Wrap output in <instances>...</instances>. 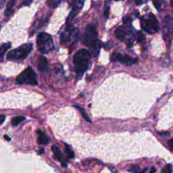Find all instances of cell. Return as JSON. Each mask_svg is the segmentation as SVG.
<instances>
[{
  "label": "cell",
  "instance_id": "obj_19",
  "mask_svg": "<svg viewBox=\"0 0 173 173\" xmlns=\"http://www.w3.org/2000/svg\"><path fill=\"white\" fill-rule=\"evenodd\" d=\"M47 4L48 6L51 8H55L56 7L57 5H58L59 3H60V1H51V0H49V1H47Z\"/></svg>",
  "mask_w": 173,
  "mask_h": 173
},
{
  "label": "cell",
  "instance_id": "obj_11",
  "mask_svg": "<svg viewBox=\"0 0 173 173\" xmlns=\"http://www.w3.org/2000/svg\"><path fill=\"white\" fill-rule=\"evenodd\" d=\"M37 68L40 72H45L48 68V62L47 59L43 56H40L37 61Z\"/></svg>",
  "mask_w": 173,
  "mask_h": 173
},
{
  "label": "cell",
  "instance_id": "obj_6",
  "mask_svg": "<svg viewBox=\"0 0 173 173\" xmlns=\"http://www.w3.org/2000/svg\"><path fill=\"white\" fill-rule=\"evenodd\" d=\"M97 42V32L93 25L89 24L86 26L84 30L82 38V43L84 45L93 47Z\"/></svg>",
  "mask_w": 173,
  "mask_h": 173
},
{
  "label": "cell",
  "instance_id": "obj_18",
  "mask_svg": "<svg viewBox=\"0 0 173 173\" xmlns=\"http://www.w3.org/2000/svg\"><path fill=\"white\" fill-rule=\"evenodd\" d=\"M83 4H84L83 1H74V3H73L72 8L80 10V9L82 7V6H83Z\"/></svg>",
  "mask_w": 173,
  "mask_h": 173
},
{
  "label": "cell",
  "instance_id": "obj_1",
  "mask_svg": "<svg viewBox=\"0 0 173 173\" xmlns=\"http://www.w3.org/2000/svg\"><path fill=\"white\" fill-rule=\"evenodd\" d=\"M90 53L86 49L78 50L73 57L74 66L78 74H82L89 67Z\"/></svg>",
  "mask_w": 173,
  "mask_h": 173
},
{
  "label": "cell",
  "instance_id": "obj_12",
  "mask_svg": "<svg viewBox=\"0 0 173 173\" xmlns=\"http://www.w3.org/2000/svg\"><path fill=\"white\" fill-rule=\"evenodd\" d=\"M38 138H37V143L40 145H47L49 143L50 139L47 137L45 134V132L41 131V130H38Z\"/></svg>",
  "mask_w": 173,
  "mask_h": 173
},
{
  "label": "cell",
  "instance_id": "obj_2",
  "mask_svg": "<svg viewBox=\"0 0 173 173\" xmlns=\"http://www.w3.org/2000/svg\"><path fill=\"white\" fill-rule=\"evenodd\" d=\"M33 45L31 43H25L17 47L16 49L11 50L7 55V58L9 60H23L25 59L30 51H32Z\"/></svg>",
  "mask_w": 173,
  "mask_h": 173
},
{
  "label": "cell",
  "instance_id": "obj_16",
  "mask_svg": "<svg viewBox=\"0 0 173 173\" xmlns=\"http://www.w3.org/2000/svg\"><path fill=\"white\" fill-rule=\"evenodd\" d=\"M74 107H76V109H78V110L80 111V112L82 114V116L84 118V120H85L86 121H87V122H91V120H90L89 116H88V114H86V112H85V110H84V109L83 108H82V107L76 106V105H74Z\"/></svg>",
  "mask_w": 173,
  "mask_h": 173
},
{
  "label": "cell",
  "instance_id": "obj_15",
  "mask_svg": "<svg viewBox=\"0 0 173 173\" xmlns=\"http://www.w3.org/2000/svg\"><path fill=\"white\" fill-rule=\"evenodd\" d=\"M25 119V117L22 116H18L13 118L12 120H11V125L12 126H17L19 123L22 122L23 120H24Z\"/></svg>",
  "mask_w": 173,
  "mask_h": 173
},
{
  "label": "cell",
  "instance_id": "obj_8",
  "mask_svg": "<svg viewBox=\"0 0 173 173\" xmlns=\"http://www.w3.org/2000/svg\"><path fill=\"white\" fill-rule=\"evenodd\" d=\"M115 35L120 41L128 42L131 44L132 43L131 41L132 33L130 30L129 26H118L115 30Z\"/></svg>",
  "mask_w": 173,
  "mask_h": 173
},
{
  "label": "cell",
  "instance_id": "obj_20",
  "mask_svg": "<svg viewBox=\"0 0 173 173\" xmlns=\"http://www.w3.org/2000/svg\"><path fill=\"white\" fill-rule=\"evenodd\" d=\"M128 171L132 173H142V170L140 169V168L137 165H134V166H132L130 168H129Z\"/></svg>",
  "mask_w": 173,
  "mask_h": 173
},
{
  "label": "cell",
  "instance_id": "obj_17",
  "mask_svg": "<svg viewBox=\"0 0 173 173\" xmlns=\"http://www.w3.org/2000/svg\"><path fill=\"white\" fill-rule=\"evenodd\" d=\"M64 151H65V153H66V154L67 155V157H68V158H70V159L74 158V152H73V151L70 149V147H68V145L66 146V147H65V149H64Z\"/></svg>",
  "mask_w": 173,
  "mask_h": 173
},
{
  "label": "cell",
  "instance_id": "obj_13",
  "mask_svg": "<svg viewBox=\"0 0 173 173\" xmlns=\"http://www.w3.org/2000/svg\"><path fill=\"white\" fill-rule=\"evenodd\" d=\"M16 3L15 1H9L8 3H7L6 9H5V12H4V15L5 16L8 17L10 16V15L12 14L13 12V6H14V3Z\"/></svg>",
  "mask_w": 173,
  "mask_h": 173
},
{
  "label": "cell",
  "instance_id": "obj_26",
  "mask_svg": "<svg viewBox=\"0 0 173 173\" xmlns=\"http://www.w3.org/2000/svg\"><path fill=\"white\" fill-rule=\"evenodd\" d=\"M31 3H32V1H23V2L20 4V7L21 6H24V5H29Z\"/></svg>",
  "mask_w": 173,
  "mask_h": 173
},
{
  "label": "cell",
  "instance_id": "obj_5",
  "mask_svg": "<svg viewBox=\"0 0 173 173\" xmlns=\"http://www.w3.org/2000/svg\"><path fill=\"white\" fill-rule=\"evenodd\" d=\"M16 81L18 84H30V85L37 84L36 73L31 67H28L21 72L17 76Z\"/></svg>",
  "mask_w": 173,
  "mask_h": 173
},
{
  "label": "cell",
  "instance_id": "obj_27",
  "mask_svg": "<svg viewBox=\"0 0 173 173\" xmlns=\"http://www.w3.org/2000/svg\"><path fill=\"white\" fill-rule=\"evenodd\" d=\"M168 144L169 147H170L172 150H173V139H171L169 140V141H168Z\"/></svg>",
  "mask_w": 173,
  "mask_h": 173
},
{
  "label": "cell",
  "instance_id": "obj_31",
  "mask_svg": "<svg viewBox=\"0 0 173 173\" xmlns=\"http://www.w3.org/2000/svg\"><path fill=\"white\" fill-rule=\"evenodd\" d=\"M136 3H137V5L141 4V3H143V1H137V2H136Z\"/></svg>",
  "mask_w": 173,
  "mask_h": 173
},
{
  "label": "cell",
  "instance_id": "obj_10",
  "mask_svg": "<svg viewBox=\"0 0 173 173\" xmlns=\"http://www.w3.org/2000/svg\"><path fill=\"white\" fill-rule=\"evenodd\" d=\"M51 150H52L53 154H54L55 158L57 159V160H59V162L62 163L63 166H66V163L65 162L64 156V155H63V153H61L60 149H59L57 145H53L51 146Z\"/></svg>",
  "mask_w": 173,
  "mask_h": 173
},
{
  "label": "cell",
  "instance_id": "obj_25",
  "mask_svg": "<svg viewBox=\"0 0 173 173\" xmlns=\"http://www.w3.org/2000/svg\"><path fill=\"white\" fill-rule=\"evenodd\" d=\"M103 14H104V16L105 18H107L108 17L109 15V5H107V4H105V9H104V12H103Z\"/></svg>",
  "mask_w": 173,
  "mask_h": 173
},
{
  "label": "cell",
  "instance_id": "obj_30",
  "mask_svg": "<svg viewBox=\"0 0 173 173\" xmlns=\"http://www.w3.org/2000/svg\"><path fill=\"white\" fill-rule=\"evenodd\" d=\"M4 138L5 139H7V141H11V139L7 135H4Z\"/></svg>",
  "mask_w": 173,
  "mask_h": 173
},
{
  "label": "cell",
  "instance_id": "obj_29",
  "mask_svg": "<svg viewBox=\"0 0 173 173\" xmlns=\"http://www.w3.org/2000/svg\"><path fill=\"white\" fill-rule=\"evenodd\" d=\"M5 119V116L3 114H1V124H3V122H4Z\"/></svg>",
  "mask_w": 173,
  "mask_h": 173
},
{
  "label": "cell",
  "instance_id": "obj_9",
  "mask_svg": "<svg viewBox=\"0 0 173 173\" xmlns=\"http://www.w3.org/2000/svg\"><path fill=\"white\" fill-rule=\"evenodd\" d=\"M110 59L112 61H119V62L126 65H132L136 64L138 61L137 58L132 57L127 55H122L121 53H113Z\"/></svg>",
  "mask_w": 173,
  "mask_h": 173
},
{
  "label": "cell",
  "instance_id": "obj_23",
  "mask_svg": "<svg viewBox=\"0 0 173 173\" xmlns=\"http://www.w3.org/2000/svg\"><path fill=\"white\" fill-rule=\"evenodd\" d=\"M137 39L138 40V41L141 42L145 39V36H144V34L142 33L141 31H138L137 34Z\"/></svg>",
  "mask_w": 173,
  "mask_h": 173
},
{
  "label": "cell",
  "instance_id": "obj_3",
  "mask_svg": "<svg viewBox=\"0 0 173 173\" xmlns=\"http://www.w3.org/2000/svg\"><path fill=\"white\" fill-rule=\"evenodd\" d=\"M37 47L42 53H48L54 49V43L50 34L46 32H41L36 39Z\"/></svg>",
  "mask_w": 173,
  "mask_h": 173
},
{
  "label": "cell",
  "instance_id": "obj_28",
  "mask_svg": "<svg viewBox=\"0 0 173 173\" xmlns=\"http://www.w3.org/2000/svg\"><path fill=\"white\" fill-rule=\"evenodd\" d=\"M153 4H154L155 7H156L157 9H158V8H159V7L160 6V4H159V1H154V2H153Z\"/></svg>",
  "mask_w": 173,
  "mask_h": 173
},
{
  "label": "cell",
  "instance_id": "obj_4",
  "mask_svg": "<svg viewBox=\"0 0 173 173\" xmlns=\"http://www.w3.org/2000/svg\"><path fill=\"white\" fill-rule=\"evenodd\" d=\"M141 25L142 28L149 34H153L159 30L158 21L152 14L143 16L141 19Z\"/></svg>",
  "mask_w": 173,
  "mask_h": 173
},
{
  "label": "cell",
  "instance_id": "obj_14",
  "mask_svg": "<svg viewBox=\"0 0 173 173\" xmlns=\"http://www.w3.org/2000/svg\"><path fill=\"white\" fill-rule=\"evenodd\" d=\"M11 46V43H5L2 44V45L1 46V48H0V54H1V58H2L3 55H4L5 51H6L8 49H9Z\"/></svg>",
  "mask_w": 173,
  "mask_h": 173
},
{
  "label": "cell",
  "instance_id": "obj_21",
  "mask_svg": "<svg viewBox=\"0 0 173 173\" xmlns=\"http://www.w3.org/2000/svg\"><path fill=\"white\" fill-rule=\"evenodd\" d=\"M155 168L154 167H151V168H146L142 170V173H155Z\"/></svg>",
  "mask_w": 173,
  "mask_h": 173
},
{
  "label": "cell",
  "instance_id": "obj_7",
  "mask_svg": "<svg viewBox=\"0 0 173 173\" xmlns=\"http://www.w3.org/2000/svg\"><path fill=\"white\" fill-rule=\"evenodd\" d=\"M78 30L71 26H66V30L61 34L60 41L62 45H66L70 42L74 43L78 39Z\"/></svg>",
  "mask_w": 173,
  "mask_h": 173
},
{
  "label": "cell",
  "instance_id": "obj_32",
  "mask_svg": "<svg viewBox=\"0 0 173 173\" xmlns=\"http://www.w3.org/2000/svg\"><path fill=\"white\" fill-rule=\"evenodd\" d=\"M43 152H44V149H40V151H39V153H42Z\"/></svg>",
  "mask_w": 173,
  "mask_h": 173
},
{
  "label": "cell",
  "instance_id": "obj_22",
  "mask_svg": "<svg viewBox=\"0 0 173 173\" xmlns=\"http://www.w3.org/2000/svg\"><path fill=\"white\" fill-rule=\"evenodd\" d=\"M171 168H172V166L170 164L167 165L166 166H165L164 168L162 170V173H172V170H171Z\"/></svg>",
  "mask_w": 173,
  "mask_h": 173
},
{
  "label": "cell",
  "instance_id": "obj_24",
  "mask_svg": "<svg viewBox=\"0 0 173 173\" xmlns=\"http://www.w3.org/2000/svg\"><path fill=\"white\" fill-rule=\"evenodd\" d=\"M123 21H124V23L126 24V25H129V24H131L132 20L129 16H126L123 19Z\"/></svg>",
  "mask_w": 173,
  "mask_h": 173
}]
</instances>
